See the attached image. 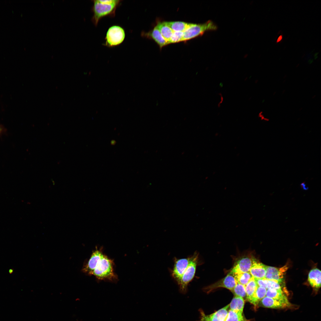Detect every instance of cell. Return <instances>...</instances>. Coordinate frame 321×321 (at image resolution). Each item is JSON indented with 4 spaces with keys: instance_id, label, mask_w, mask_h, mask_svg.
<instances>
[{
    "instance_id": "6da1fadb",
    "label": "cell",
    "mask_w": 321,
    "mask_h": 321,
    "mask_svg": "<svg viewBox=\"0 0 321 321\" xmlns=\"http://www.w3.org/2000/svg\"><path fill=\"white\" fill-rule=\"evenodd\" d=\"M121 1L119 0H93V15L92 21L97 26L100 20L107 16H114L117 7Z\"/></svg>"
},
{
    "instance_id": "7a4b0ae2",
    "label": "cell",
    "mask_w": 321,
    "mask_h": 321,
    "mask_svg": "<svg viewBox=\"0 0 321 321\" xmlns=\"http://www.w3.org/2000/svg\"><path fill=\"white\" fill-rule=\"evenodd\" d=\"M92 275L100 280H112L116 278L113 271V261L103 254Z\"/></svg>"
},
{
    "instance_id": "3957f363",
    "label": "cell",
    "mask_w": 321,
    "mask_h": 321,
    "mask_svg": "<svg viewBox=\"0 0 321 321\" xmlns=\"http://www.w3.org/2000/svg\"><path fill=\"white\" fill-rule=\"evenodd\" d=\"M217 28L216 25L210 20L202 24L193 23L190 27L183 32L182 41L187 40L202 35L207 31L216 30Z\"/></svg>"
},
{
    "instance_id": "277c9868",
    "label": "cell",
    "mask_w": 321,
    "mask_h": 321,
    "mask_svg": "<svg viewBox=\"0 0 321 321\" xmlns=\"http://www.w3.org/2000/svg\"><path fill=\"white\" fill-rule=\"evenodd\" d=\"M198 254L195 252L190 257L189 262L187 268L183 274L178 284L181 292L185 293L187 291L188 286L193 278L198 263Z\"/></svg>"
},
{
    "instance_id": "5b68a950",
    "label": "cell",
    "mask_w": 321,
    "mask_h": 321,
    "mask_svg": "<svg viewBox=\"0 0 321 321\" xmlns=\"http://www.w3.org/2000/svg\"><path fill=\"white\" fill-rule=\"evenodd\" d=\"M125 37L123 28L118 26H112L107 31L104 45L109 47L118 45L123 42Z\"/></svg>"
},
{
    "instance_id": "8992f818",
    "label": "cell",
    "mask_w": 321,
    "mask_h": 321,
    "mask_svg": "<svg viewBox=\"0 0 321 321\" xmlns=\"http://www.w3.org/2000/svg\"><path fill=\"white\" fill-rule=\"evenodd\" d=\"M237 282L233 275L229 273L226 276L210 285L203 288V290L209 293L219 288H224L231 291L234 288Z\"/></svg>"
},
{
    "instance_id": "52a82bcc",
    "label": "cell",
    "mask_w": 321,
    "mask_h": 321,
    "mask_svg": "<svg viewBox=\"0 0 321 321\" xmlns=\"http://www.w3.org/2000/svg\"><path fill=\"white\" fill-rule=\"evenodd\" d=\"M288 268L287 265L281 268L266 266L265 278L276 281L281 284L283 282L284 276Z\"/></svg>"
},
{
    "instance_id": "ba28073f",
    "label": "cell",
    "mask_w": 321,
    "mask_h": 321,
    "mask_svg": "<svg viewBox=\"0 0 321 321\" xmlns=\"http://www.w3.org/2000/svg\"><path fill=\"white\" fill-rule=\"evenodd\" d=\"M229 309V305L209 315L206 314L201 309L199 310L200 319L198 321H225Z\"/></svg>"
},
{
    "instance_id": "9c48e42d",
    "label": "cell",
    "mask_w": 321,
    "mask_h": 321,
    "mask_svg": "<svg viewBox=\"0 0 321 321\" xmlns=\"http://www.w3.org/2000/svg\"><path fill=\"white\" fill-rule=\"evenodd\" d=\"M190 257L175 259L171 275L179 284L182 277L187 268L189 262Z\"/></svg>"
},
{
    "instance_id": "30bf717a",
    "label": "cell",
    "mask_w": 321,
    "mask_h": 321,
    "mask_svg": "<svg viewBox=\"0 0 321 321\" xmlns=\"http://www.w3.org/2000/svg\"><path fill=\"white\" fill-rule=\"evenodd\" d=\"M261 306L274 309H284L290 306L288 300H282L273 299L267 296L263 298L259 302Z\"/></svg>"
},
{
    "instance_id": "8fae6325",
    "label": "cell",
    "mask_w": 321,
    "mask_h": 321,
    "mask_svg": "<svg viewBox=\"0 0 321 321\" xmlns=\"http://www.w3.org/2000/svg\"><path fill=\"white\" fill-rule=\"evenodd\" d=\"M253 258L244 257L237 260L234 265L230 273L232 275L249 272L251 267Z\"/></svg>"
},
{
    "instance_id": "7c38bea8",
    "label": "cell",
    "mask_w": 321,
    "mask_h": 321,
    "mask_svg": "<svg viewBox=\"0 0 321 321\" xmlns=\"http://www.w3.org/2000/svg\"><path fill=\"white\" fill-rule=\"evenodd\" d=\"M266 265L253 258L252 264L249 272L254 278H265Z\"/></svg>"
},
{
    "instance_id": "4fadbf2b",
    "label": "cell",
    "mask_w": 321,
    "mask_h": 321,
    "mask_svg": "<svg viewBox=\"0 0 321 321\" xmlns=\"http://www.w3.org/2000/svg\"><path fill=\"white\" fill-rule=\"evenodd\" d=\"M103 255L102 252L99 250L96 249L95 251L92 254L87 264L82 269L83 272L92 275Z\"/></svg>"
},
{
    "instance_id": "5bb4252c",
    "label": "cell",
    "mask_w": 321,
    "mask_h": 321,
    "mask_svg": "<svg viewBox=\"0 0 321 321\" xmlns=\"http://www.w3.org/2000/svg\"><path fill=\"white\" fill-rule=\"evenodd\" d=\"M308 281L312 287L320 288L321 287V271L317 268L311 270L308 275Z\"/></svg>"
},
{
    "instance_id": "9a60e30c",
    "label": "cell",
    "mask_w": 321,
    "mask_h": 321,
    "mask_svg": "<svg viewBox=\"0 0 321 321\" xmlns=\"http://www.w3.org/2000/svg\"><path fill=\"white\" fill-rule=\"evenodd\" d=\"M143 35L150 37L159 45L160 48L169 43L163 36L159 30L155 26L150 33H143Z\"/></svg>"
},
{
    "instance_id": "2e32d148",
    "label": "cell",
    "mask_w": 321,
    "mask_h": 321,
    "mask_svg": "<svg viewBox=\"0 0 321 321\" xmlns=\"http://www.w3.org/2000/svg\"><path fill=\"white\" fill-rule=\"evenodd\" d=\"M256 281L259 286L264 287L266 289L274 288L276 289H282V287L280 283L273 280L264 278L262 279L255 278Z\"/></svg>"
},
{
    "instance_id": "e0dca14e",
    "label": "cell",
    "mask_w": 321,
    "mask_h": 321,
    "mask_svg": "<svg viewBox=\"0 0 321 321\" xmlns=\"http://www.w3.org/2000/svg\"><path fill=\"white\" fill-rule=\"evenodd\" d=\"M267 290L264 287L258 286L249 302L255 306H258L260 301L266 296Z\"/></svg>"
},
{
    "instance_id": "ac0fdd59",
    "label": "cell",
    "mask_w": 321,
    "mask_h": 321,
    "mask_svg": "<svg viewBox=\"0 0 321 321\" xmlns=\"http://www.w3.org/2000/svg\"><path fill=\"white\" fill-rule=\"evenodd\" d=\"M245 304L244 299L242 297L235 296L229 305V309L243 313Z\"/></svg>"
},
{
    "instance_id": "d6986e66",
    "label": "cell",
    "mask_w": 321,
    "mask_h": 321,
    "mask_svg": "<svg viewBox=\"0 0 321 321\" xmlns=\"http://www.w3.org/2000/svg\"><path fill=\"white\" fill-rule=\"evenodd\" d=\"M156 27L159 30L163 36L169 42L174 31L167 24L166 22L159 23Z\"/></svg>"
},
{
    "instance_id": "ffe728a7",
    "label": "cell",
    "mask_w": 321,
    "mask_h": 321,
    "mask_svg": "<svg viewBox=\"0 0 321 321\" xmlns=\"http://www.w3.org/2000/svg\"><path fill=\"white\" fill-rule=\"evenodd\" d=\"M166 23L174 32H183L190 27L193 24L181 21L166 22Z\"/></svg>"
},
{
    "instance_id": "44dd1931",
    "label": "cell",
    "mask_w": 321,
    "mask_h": 321,
    "mask_svg": "<svg viewBox=\"0 0 321 321\" xmlns=\"http://www.w3.org/2000/svg\"><path fill=\"white\" fill-rule=\"evenodd\" d=\"M266 296L273 299L282 300H288L286 295L281 289L274 288L267 289Z\"/></svg>"
},
{
    "instance_id": "7402d4cb",
    "label": "cell",
    "mask_w": 321,
    "mask_h": 321,
    "mask_svg": "<svg viewBox=\"0 0 321 321\" xmlns=\"http://www.w3.org/2000/svg\"><path fill=\"white\" fill-rule=\"evenodd\" d=\"M258 285L255 278L253 277L245 286L246 295V300L249 302L254 292Z\"/></svg>"
},
{
    "instance_id": "603a6c76",
    "label": "cell",
    "mask_w": 321,
    "mask_h": 321,
    "mask_svg": "<svg viewBox=\"0 0 321 321\" xmlns=\"http://www.w3.org/2000/svg\"><path fill=\"white\" fill-rule=\"evenodd\" d=\"M225 321H248L243 313L229 309Z\"/></svg>"
},
{
    "instance_id": "cb8c5ba5",
    "label": "cell",
    "mask_w": 321,
    "mask_h": 321,
    "mask_svg": "<svg viewBox=\"0 0 321 321\" xmlns=\"http://www.w3.org/2000/svg\"><path fill=\"white\" fill-rule=\"evenodd\" d=\"M237 282L246 286L253 277L249 272L233 275Z\"/></svg>"
},
{
    "instance_id": "d4e9b609",
    "label": "cell",
    "mask_w": 321,
    "mask_h": 321,
    "mask_svg": "<svg viewBox=\"0 0 321 321\" xmlns=\"http://www.w3.org/2000/svg\"><path fill=\"white\" fill-rule=\"evenodd\" d=\"M231 292L236 296H239L246 300V295L245 286L237 282Z\"/></svg>"
},
{
    "instance_id": "484cf974",
    "label": "cell",
    "mask_w": 321,
    "mask_h": 321,
    "mask_svg": "<svg viewBox=\"0 0 321 321\" xmlns=\"http://www.w3.org/2000/svg\"><path fill=\"white\" fill-rule=\"evenodd\" d=\"M183 32H174L173 34L170 39L169 43H177L182 41Z\"/></svg>"
},
{
    "instance_id": "4316f807",
    "label": "cell",
    "mask_w": 321,
    "mask_h": 321,
    "mask_svg": "<svg viewBox=\"0 0 321 321\" xmlns=\"http://www.w3.org/2000/svg\"><path fill=\"white\" fill-rule=\"evenodd\" d=\"M300 185L302 188L304 190H306L309 188L308 187L306 186L304 182L302 183Z\"/></svg>"
},
{
    "instance_id": "83f0119b",
    "label": "cell",
    "mask_w": 321,
    "mask_h": 321,
    "mask_svg": "<svg viewBox=\"0 0 321 321\" xmlns=\"http://www.w3.org/2000/svg\"><path fill=\"white\" fill-rule=\"evenodd\" d=\"M282 38H283L282 35H280L278 37V39H277V41H276V43H278L280 42L282 40Z\"/></svg>"
},
{
    "instance_id": "f1b7e54d",
    "label": "cell",
    "mask_w": 321,
    "mask_h": 321,
    "mask_svg": "<svg viewBox=\"0 0 321 321\" xmlns=\"http://www.w3.org/2000/svg\"><path fill=\"white\" fill-rule=\"evenodd\" d=\"M116 143V142L115 140H112L111 141V145H114Z\"/></svg>"
},
{
    "instance_id": "f546056e",
    "label": "cell",
    "mask_w": 321,
    "mask_h": 321,
    "mask_svg": "<svg viewBox=\"0 0 321 321\" xmlns=\"http://www.w3.org/2000/svg\"><path fill=\"white\" fill-rule=\"evenodd\" d=\"M13 272V270L12 269H10L9 270V272L10 273V274H11Z\"/></svg>"
},
{
    "instance_id": "4dcf8cb0",
    "label": "cell",
    "mask_w": 321,
    "mask_h": 321,
    "mask_svg": "<svg viewBox=\"0 0 321 321\" xmlns=\"http://www.w3.org/2000/svg\"><path fill=\"white\" fill-rule=\"evenodd\" d=\"M1 131H2V129H1V127L0 126V133H1Z\"/></svg>"
}]
</instances>
